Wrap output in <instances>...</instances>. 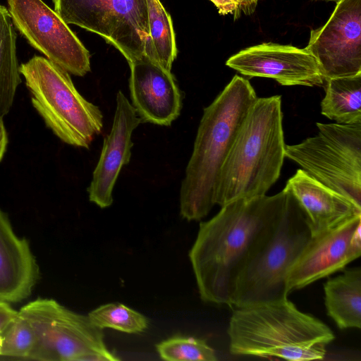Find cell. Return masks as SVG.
Segmentation results:
<instances>
[{"mask_svg":"<svg viewBox=\"0 0 361 361\" xmlns=\"http://www.w3.org/2000/svg\"><path fill=\"white\" fill-rule=\"evenodd\" d=\"M226 65L243 75L269 78L282 85L322 86L324 80L315 58L305 48L264 42L231 56Z\"/></svg>","mask_w":361,"mask_h":361,"instance_id":"4fadbf2b","label":"cell"},{"mask_svg":"<svg viewBox=\"0 0 361 361\" xmlns=\"http://www.w3.org/2000/svg\"><path fill=\"white\" fill-rule=\"evenodd\" d=\"M284 188L293 195L303 210L312 236L361 216V207L301 169L287 181Z\"/></svg>","mask_w":361,"mask_h":361,"instance_id":"2e32d148","label":"cell"},{"mask_svg":"<svg viewBox=\"0 0 361 361\" xmlns=\"http://www.w3.org/2000/svg\"><path fill=\"white\" fill-rule=\"evenodd\" d=\"M16 36L8 9L0 4V116L10 111L21 82L16 56Z\"/></svg>","mask_w":361,"mask_h":361,"instance_id":"ffe728a7","label":"cell"},{"mask_svg":"<svg viewBox=\"0 0 361 361\" xmlns=\"http://www.w3.org/2000/svg\"><path fill=\"white\" fill-rule=\"evenodd\" d=\"M285 147L281 97H257L222 165L215 204L266 195L280 176Z\"/></svg>","mask_w":361,"mask_h":361,"instance_id":"277c9868","label":"cell"},{"mask_svg":"<svg viewBox=\"0 0 361 361\" xmlns=\"http://www.w3.org/2000/svg\"><path fill=\"white\" fill-rule=\"evenodd\" d=\"M142 122L122 91L116 95L111 129L104 139L101 154L87 188L89 200L100 208L113 203V190L123 166L130 162L134 130Z\"/></svg>","mask_w":361,"mask_h":361,"instance_id":"5bb4252c","label":"cell"},{"mask_svg":"<svg viewBox=\"0 0 361 361\" xmlns=\"http://www.w3.org/2000/svg\"><path fill=\"white\" fill-rule=\"evenodd\" d=\"M326 312L340 329L361 328V269L354 267L324 284Z\"/></svg>","mask_w":361,"mask_h":361,"instance_id":"ac0fdd59","label":"cell"},{"mask_svg":"<svg viewBox=\"0 0 361 361\" xmlns=\"http://www.w3.org/2000/svg\"><path fill=\"white\" fill-rule=\"evenodd\" d=\"M317 135L286 145L285 157L361 207V123H316Z\"/></svg>","mask_w":361,"mask_h":361,"instance_id":"ba28073f","label":"cell"},{"mask_svg":"<svg viewBox=\"0 0 361 361\" xmlns=\"http://www.w3.org/2000/svg\"><path fill=\"white\" fill-rule=\"evenodd\" d=\"M13 25L35 49L68 73L90 71V54L68 24L42 0H7Z\"/></svg>","mask_w":361,"mask_h":361,"instance_id":"30bf717a","label":"cell"},{"mask_svg":"<svg viewBox=\"0 0 361 361\" xmlns=\"http://www.w3.org/2000/svg\"><path fill=\"white\" fill-rule=\"evenodd\" d=\"M1 334L3 343L0 358L32 360L37 344L36 337L29 323L19 312Z\"/></svg>","mask_w":361,"mask_h":361,"instance_id":"cb8c5ba5","label":"cell"},{"mask_svg":"<svg viewBox=\"0 0 361 361\" xmlns=\"http://www.w3.org/2000/svg\"><path fill=\"white\" fill-rule=\"evenodd\" d=\"M227 333L233 355L292 361L324 359L335 338L326 324L300 311L288 298L235 307Z\"/></svg>","mask_w":361,"mask_h":361,"instance_id":"3957f363","label":"cell"},{"mask_svg":"<svg viewBox=\"0 0 361 361\" xmlns=\"http://www.w3.org/2000/svg\"><path fill=\"white\" fill-rule=\"evenodd\" d=\"M219 10V13L226 15L233 13L234 17L238 18L240 13L237 3L234 0H210Z\"/></svg>","mask_w":361,"mask_h":361,"instance_id":"484cf974","label":"cell"},{"mask_svg":"<svg viewBox=\"0 0 361 361\" xmlns=\"http://www.w3.org/2000/svg\"><path fill=\"white\" fill-rule=\"evenodd\" d=\"M18 311L13 309L10 303L0 300V334L18 315Z\"/></svg>","mask_w":361,"mask_h":361,"instance_id":"d4e9b609","label":"cell"},{"mask_svg":"<svg viewBox=\"0 0 361 361\" xmlns=\"http://www.w3.org/2000/svg\"><path fill=\"white\" fill-rule=\"evenodd\" d=\"M325 1H335V2L337 3V2H338V1H340L341 0H325Z\"/></svg>","mask_w":361,"mask_h":361,"instance_id":"f546056e","label":"cell"},{"mask_svg":"<svg viewBox=\"0 0 361 361\" xmlns=\"http://www.w3.org/2000/svg\"><path fill=\"white\" fill-rule=\"evenodd\" d=\"M312 236L307 217L290 192L281 216L240 274L231 306L246 307L288 298L289 272Z\"/></svg>","mask_w":361,"mask_h":361,"instance_id":"5b68a950","label":"cell"},{"mask_svg":"<svg viewBox=\"0 0 361 361\" xmlns=\"http://www.w3.org/2000/svg\"><path fill=\"white\" fill-rule=\"evenodd\" d=\"M289 197L284 188L272 196L237 200L200 224L189 258L203 301L231 306L240 274L271 231Z\"/></svg>","mask_w":361,"mask_h":361,"instance_id":"6da1fadb","label":"cell"},{"mask_svg":"<svg viewBox=\"0 0 361 361\" xmlns=\"http://www.w3.org/2000/svg\"><path fill=\"white\" fill-rule=\"evenodd\" d=\"M162 360L168 361H216L215 350L205 340L176 336L156 345Z\"/></svg>","mask_w":361,"mask_h":361,"instance_id":"603a6c76","label":"cell"},{"mask_svg":"<svg viewBox=\"0 0 361 361\" xmlns=\"http://www.w3.org/2000/svg\"><path fill=\"white\" fill-rule=\"evenodd\" d=\"M238 7V12L240 15L241 13L246 16L252 14L257 7L259 0H234Z\"/></svg>","mask_w":361,"mask_h":361,"instance_id":"4316f807","label":"cell"},{"mask_svg":"<svg viewBox=\"0 0 361 361\" xmlns=\"http://www.w3.org/2000/svg\"><path fill=\"white\" fill-rule=\"evenodd\" d=\"M361 216L312 236L293 265L287 281L288 294L327 277L361 255Z\"/></svg>","mask_w":361,"mask_h":361,"instance_id":"7c38bea8","label":"cell"},{"mask_svg":"<svg viewBox=\"0 0 361 361\" xmlns=\"http://www.w3.org/2000/svg\"><path fill=\"white\" fill-rule=\"evenodd\" d=\"M92 323L103 329H112L128 334L145 331L148 319L141 313L118 302L102 305L90 311L87 315Z\"/></svg>","mask_w":361,"mask_h":361,"instance_id":"7402d4cb","label":"cell"},{"mask_svg":"<svg viewBox=\"0 0 361 361\" xmlns=\"http://www.w3.org/2000/svg\"><path fill=\"white\" fill-rule=\"evenodd\" d=\"M19 72L46 126L63 142L89 148L102 130L103 115L79 93L69 73L39 56L22 63Z\"/></svg>","mask_w":361,"mask_h":361,"instance_id":"8992f818","label":"cell"},{"mask_svg":"<svg viewBox=\"0 0 361 361\" xmlns=\"http://www.w3.org/2000/svg\"><path fill=\"white\" fill-rule=\"evenodd\" d=\"M2 343H3V338H2L1 334H0V348H1V345H2Z\"/></svg>","mask_w":361,"mask_h":361,"instance_id":"f1b7e54d","label":"cell"},{"mask_svg":"<svg viewBox=\"0 0 361 361\" xmlns=\"http://www.w3.org/2000/svg\"><path fill=\"white\" fill-rule=\"evenodd\" d=\"M152 61L171 71L177 56V47L172 20L159 0H147Z\"/></svg>","mask_w":361,"mask_h":361,"instance_id":"44dd1931","label":"cell"},{"mask_svg":"<svg viewBox=\"0 0 361 361\" xmlns=\"http://www.w3.org/2000/svg\"><path fill=\"white\" fill-rule=\"evenodd\" d=\"M67 23L94 32L115 47L128 64L152 59L147 0H52Z\"/></svg>","mask_w":361,"mask_h":361,"instance_id":"9c48e42d","label":"cell"},{"mask_svg":"<svg viewBox=\"0 0 361 361\" xmlns=\"http://www.w3.org/2000/svg\"><path fill=\"white\" fill-rule=\"evenodd\" d=\"M129 66L131 104L142 122L169 126L182 108L181 92L173 74L147 56Z\"/></svg>","mask_w":361,"mask_h":361,"instance_id":"9a60e30c","label":"cell"},{"mask_svg":"<svg viewBox=\"0 0 361 361\" xmlns=\"http://www.w3.org/2000/svg\"><path fill=\"white\" fill-rule=\"evenodd\" d=\"M257 98L250 82L235 75L204 109L180 185L183 218L200 220L215 205V189L222 165Z\"/></svg>","mask_w":361,"mask_h":361,"instance_id":"7a4b0ae2","label":"cell"},{"mask_svg":"<svg viewBox=\"0 0 361 361\" xmlns=\"http://www.w3.org/2000/svg\"><path fill=\"white\" fill-rule=\"evenodd\" d=\"M8 145V136L3 117L0 116V161H1Z\"/></svg>","mask_w":361,"mask_h":361,"instance_id":"83f0119b","label":"cell"},{"mask_svg":"<svg viewBox=\"0 0 361 361\" xmlns=\"http://www.w3.org/2000/svg\"><path fill=\"white\" fill-rule=\"evenodd\" d=\"M321 113L338 124L361 123V73L324 82Z\"/></svg>","mask_w":361,"mask_h":361,"instance_id":"d6986e66","label":"cell"},{"mask_svg":"<svg viewBox=\"0 0 361 361\" xmlns=\"http://www.w3.org/2000/svg\"><path fill=\"white\" fill-rule=\"evenodd\" d=\"M32 327L37 344L32 360L116 361L106 347L103 329L88 316L50 298H37L18 311Z\"/></svg>","mask_w":361,"mask_h":361,"instance_id":"52a82bcc","label":"cell"},{"mask_svg":"<svg viewBox=\"0 0 361 361\" xmlns=\"http://www.w3.org/2000/svg\"><path fill=\"white\" fill-rule=\"evenodd\" d=\"M39 279V266L28 241L16 233L0 209V300L10 304L24 300Z\"/></svg>","mask_w":361,"mask_h":361,"instance_id":"e0dca14e","label":"cell"},{"mask_svg":"<svg viewBox=\"0 0 361 361\" xmlns=\"http://www.w3.org/2000/svg\"><path fill=\"white\" fill-rule=\"evenodd\" d=\"M305 49L324 82L361 73V0H341L326 23L310 31Z\"/></svg>","mask_w":361,"mask_h":361,"instance_id":"8fae6325","label":"cell"}]
</instances>
